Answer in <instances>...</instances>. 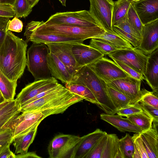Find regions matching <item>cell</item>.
<instances>
[{
    "label": "cell",
    "mask_w": 158,
    "mask_h": 158,
    "mask_svg": "<svg viewBox=\"0 0 158 158\" xmlns=\"http://www.w3.org/2000/svg\"><path fill=\"white\" fill-rule=\"evenodd\" d=\"M49 52L48 46L43 43H33L28 49L27 66L28 70L32 74L35 81L52 77L47 60Z\"/></svg>",
    "instance_id": "5b68a950"
},
{
    "label": "cell",
    "mask_w": 158,
    "mask_h": 158,
    "mask_svg": "<svg viewBox=\"0 0 158 158\" xmlns=\"http://www.w3.org/2000/svg\"><path fill=\"white\" fill-rule=\"evenodd\" d=\"M10 144H8L1 152L0 158H16V154L10 150Z\"/></svg>",
    "instance_id": "681fc988"
},
{
    "label": "cell",
    "mask_w": 158,
    "mask_h": 158,
    "mask_svg": "<svg viewBox=\"0 0 158 158\" xmlns=\"http://www.w3.org/2000/svg\"><path fill=\"white\" fill-rule=\"evenodd\" d=\"M142 109L146 112L153 119V123H158V109L151 106L138 103Z\"/></svg>",
    "instance_id": "ee69618b"
},
{
    "label": "cell",
    "mask_w": 158,
    "mask_h": 158,
    "mask_svg": "<svg viewBox=\"0 0 158 158\" xmlns=\"http://www.w3.org/2000/svg\"><path fill=\"white\" fill-rule=\"evenodd\" d=\"M47 21L80 27L101 26L89 11L85 10L73 12H57L50 16Z\"/></svg>",
    "instance_id": "ba28073f"
},
{
    "label": "cell",
    "mask_w": 158,
    "mask_h": 158,
    "mask_svg": "<svg viewBox=\"0 0 158 158\" xmlns=\"http://www.w3.org/2000/svg\"><path fill=\"white\" fill-rule=\"evenodd\" d=\"M127 17L132 31L141 40L143 25L132 3L128 11Z\"/></svg>",
    "instance_id": "d6a6232c"
},
{
    "label": "cell",
    "mask_w": 158,
    "mask_h": 158,
    "mask_svg": "<svg viewBox=\"0 0 158 158\" xmlns=\"http://www.w3.org/2000/svg\"><path fill=\"white\" fill-rule=\"evenodd\" d=\"M17 81L10 80L0 71V91L6 101L15 99Z\"/></svg>",
    "instance_id": "f546056e"
},
{
    "label": "cell",
    "mask_w": 158,
    "mask_h": 158,
    "mask_svg": "<svg viewBox=\"0 0 158 158\" xmlns=\"http://www.w3.org/2000/svg\"><path fill=\"white\" fill-rule=\"evenodd\" d=\"M73 44H47L49 52L55 55L65 65L72 77L81 68L77 65L72 52Z\"/></svg>",
    "instance_id": "7c38bea8"
},
{
    "label": "cell",
    "mask_w": 158,
    "mask_h": 158,
    "mask_svg": "<svg viewBox=\"0 0 158 158\" xmlns=\"http://www.w3.org/2000/svg\"><path fill=\"white\" fill-rule=\"evenodd\" d=\"M81 137L70 134H60L50 141L48 147L50 158H74Z\"/></svg>",
    "instance_id": "8992f818"
},
{
    "label": "cell",
    "mask_w": 158,
    "mask_h": 158,
    "mask_svg": "<svg viewBox=\"0 0 158 158\" xmlns=\"http://www.w3.org/2000/svg\"><path fill=\"white\" fill-rule=\"evenodd\" d=\"M24 35L27 43L31 42L38 44L68 43L73 44L83 43L85 40L81 39L61 36L54 34L43 33H38L25 29Z\"/></svg>",
    "instance_id": "2e32d148"
},
{
    "label": "cell",
    "mask_w": 158,
    "mask_h": 158,
    "mask_svg": "<svg viewBox=\"0 0 158 158\" xmlns=\"http://www.w3.org/2000/svg\"><path fill=\"white\" fill-rule=\"evenodd\" d=\"M72 105L69 102L49 108L22 112L13 120L11 129L13 138L24 134L36 126L47 117L53 114H62Z\"/></svg>",
    "instance_id": "277c9868"
},
{
    "label": "cell",
    "mask_w": 158,
    "mask_h": 158,
    "mask_svg": "<svg viewBox=\"0 0 158 158\" xmlns=\"http://www.w3.org/2000/svg\"><path fill=\"white\" fill-rule=\"evenodd\" d=\"M119 142L124 158H133L134 148L132 136L127 133L124 136L119 139Z\"/></svg>",
    "instance_id": "8d00e7d4"
},
{
    "label": "cell",
    "mask_w": 158,
    "mask_h": 158,
    "mask_svg": "<svg viewBox=\"0 0 158 158\" xmlns=\"http://www.w3.org/2000/svg\"><path fill=\"white\" fill-rule=\"evenodd\" d=\"M13 131L11 129H9L0 133V141H6L13 143Z\"/></svg>",
    "instance_id": "7dc6e473"
},
{
    "label": "cell",
    "mask_w": 158,
    "mask_h": 158,
    "mask_svg": "<svg viewBox=\"0 0 158 158\" xmlns=\"http://www.w3.org/2000/svg\"><path fill=\"white\" fill-rule=\"evenodd\" d=\"M11 143L6 141H0V153L2 150L9 144Z\"/></svg>",
    "instance_id": "f5cc1de1"
},
{
    "label": "cell",
    "mask_w": 158,
    "mask_h": 158,
    "mask_svg": "<svg viewBox=\"0 0 158 158\" xmlns=\"http://www.w3.org/2000/svg\"><path fill=\"white\" fill-rule=\"evenodd\" d=\"M158 19L143 26L141 39L136 48L148 56L158 48Z\"/></svg>",
    "instance_id": "5bb4252c"
},
{
    "label": "cell",
    "mask_w": 158,
    "mask_h": 158,
    "mask_svg": "<svg viewBox=\"0 0 158 158\" xmlns=\"http://www.w3.org/2000/svg\"><path fill=\"white\" fill-rule=\"evenodd\" d=\"M28 3L32 8L36 5L35 0H27Z\"/></svg>",
    "instance_id": "db71d44e"
},
{
    "label": "cell",
    "mask_w": 158,
    "mask_h": 158,
    "mask_svg": "<svg viewBox=\"0 0 158 158\" xmlns=\"http://www.w3.org/2000/svg\"><path fill=\"white\" fill-rule=\"evenodd\" d=\"M132 4L143 25L158 19V0H140Z\"/></svg>",
    "instance_id": "ac0fdd59"
},
{
    "label": "cell",
    "mask_w": 158,
    "mask_h": 158,
    "mask_svg": "<svg viewBox=\"0 0 158 158\" xmlns=\"http://www.w3.org/2000/svg\"><path fill=\"white\" fill-rule=\"evenodd\" d=\"M59 83L53 77L35 81L27 85L17 96L16 98L19 107L26 102L42 92L57 85Z\"/></svg>",
    "instance_id": "9a60e30c"
},
{
    "label": "cell",
    "mask_w": 158,
    "mask_h": 158,
    "mask_svg": "<svg viewBox=\"0 0 158 158\" xmlns=\"http://www.w3.org/2000/svg\"><path fill=\"white\" fill-rule=\"evenodd\" d=\"M64 84V87L73 94L79 96L85 100L96 104L98 106L99 104L96 98L86 86L71 81Z\"/></svg>",
    "instance_id": "83f0119b"
},
{
    "label": "cell",
    "mask_w": 158,
    "mask_h": 158,
    "mask_svg": "<svg viewBox=\"0 0 158 158\" xmlns=\"http://www.w3.org/2000/svg\"><path fill=\"white\" fill-rule=\"evenodd\" d=\"M27 43L10 31L0 48V71L11 81H17L27 66Z\"/></svg>",
    "instance_id": "6da1fadb"
},
{
    "label": "cell",
    "mask_w": 158,
    "mask_h": 158,
    "mask_svg": "<svg viewBox=\"0 0 158 158\" xmlns=\"http://www.w3.org/2000/svg\"><path fill=\"white\" fill-rule=\"evenodd\" d=\"M15 0H0V4L9 5L13 6Z\"/></svg>",
    "instance_id": "816d5d0a"
},
{
    "label": "cell",
    "mask_w": 158,
    "mask_h": 158,
    "mask_svg": "<svg viewBox=\"0 0 158 158\" xmlns=\"http://www.w3.org/2000/svg\"><path fill=\"white\" fill-rule=\"evenodd\" d=\"M78 96L62 85L55 91L21 107L20 111L22 113L59 106L70 101Z\"/></svg>",
    "instance_id": "52a82bcc"
},
{
    "label": "cell",
    "mask_w": 158,
    "mask_h": 158,
    "mask_svg": "<svg viewBox=\"0 0 158 158\" xmlns=\"http://www.w3.org/2000/svg\"><path fill=\"white\" fill-rule=\"evenodd\" d=\"M148 56L144 79L152 92L158 95V48Z\"/></svg>",
    "instance_id": "ffe728a7"
},
{
    "label": "cell",
    "mask_w": 158,
    "mask_h": 158,
    "mask_svg": "<svg viewBox=\"0 0 158 158\" xmlns=\"http://www.w3.org/2000/svg\"><path fill=\"white\" fill-rule=\"evenodd\" d=\"M142 111V110L139 105L138 103L131 104L121 108L116 112L117 114L122 116L126 117Z\"/></svg>",
    "instance_id": "b9f144b4"
},
{
    "label": "cell",
    "mask_w": 158,
    "mask_h": 158,
    "mask_svg": "<svg viewBox=\"0 0 158 158\" xmlns=\"http://www.w3.org/2000/svg\"><path fill=\"white\" fill-rule=\"evenodd\" d=\"M23 25L22 22L18 18L14 17L11 20H9L7 27V31H12L20 32L22 31Z\"/></svg>",
    "instance_id": "7bdbcfd3"
},
{
    "label": "cell",
    "mask_w": 158,
    "mask_h": 158,
    "mask_svg": "<svg viewBox=\"0 0 158 158\" xmlns=\"http://www.w3.org/2000/svg\"><path fill=\"white\" fill-rule=\"evenodd\" d=\"M9 18L0 16V48L7 32V27Z\"/></svg>",
    "instance_id": "f6af8a7d"
},
{
    "label": "cell",
    "mask_w": 158,
    "mask_h": 158,
    "mask_svg": "<svg viewBox=\"0 0 158 158\" xmlns=\"http://www.w3.org/2000/svg\"><path fill=\"white\" fill-rule=\"evenodd\" d=\"M89 12L106 31L115 32L113 30V0H89Z\"/></svg>",
    "instance_id": "30bf717a"
},
{
    "label": "cell",
    "mask_w": 158,
    "mask_h": 158,
    "mask_svg": "<svg viewBox=\"0 0 158 158\" xmlns=\"http://www.w3.org/2000/svg\"><path fill=\"white\" fill-rule=\"evenodd\" d=\"M101 158H124L119 139L115 134H107Z\"/></svg>",
    "instance_id": "cb8c5ba5"
},
{
    "label": "cell",
    "mask_w": 158,
    "mask_h": 158,
    "mask_svg": "<svg viewBox=\"0 0 158 158\" xmlns=\"http://www.w3.org/2000/svg\"><path fill=\"white\" fill-rule=\"evenodd\" d=\"M48 64L52 77L64 84L69 81L72 77L65 65L54 54L49 52L47 57Z\"/></svg>",
    "instance_id": "44dd1931"
},
{
    "label": "cell",
    "mask_w": 158,
    "mask_h": 158,
    "mask_svg": "<svg viewBox=\"0 0 158 158\" xmlns=\"http://www.w3.org/2000/svg\"><path fill=\"white\" fill-rule=\"evenodd\" d=\"M126 117L143 131L149 129L152 126L153 119L143 110L141 112L129 115Z\"/></svg>",
    "instance_id": "4dcf8cb0"
},
{
    "label": "cell",
    "mask_w": 158,
    "mask_h": 158,
    "mask_svg": "<svg viewBox=\"0 0 158 158\" xmlns=\"http://www.w3.org/2000/svg\"><path fill=\"white\" fill-rule=\"evenodd\" d=\"M112 59L129 76L141 81L144 79V77L143 74L137 72L130 66L118 60L114 59Z\"/></svg>",
    "instance_id": "60d3db41"
},
{
    "label": "cell",
    "mask_w": 158,
    "mask_h": 158,
    "mask_svg": "<svg viewBox=\"0 0 158 158\" xmlns=\"http://www.w3.org/2000/svg\"><path fill=\"white\" fill-rule=\"evenodd\" d=\"M35 1L36 3L37 4L38 2L40 1V0H35Z\"/></svg>",
    "instance_id": "91938a15"
},
{
    "label": "cell",
    "mask_w": 158,
    "mask_h": 158,
    "mask_svg": "<svg viewBox=\"0 0 158 158\" xmlns=\"http://www.w3.org/2000/svg\"><path fill=\"white\" fill-rule=\"evenodd\" d=\"M15 13L12 6L0 4V16L11 18L14 17Z\"/></svg>",
    "instance_id": "bcb514c9"
},
{
    "label": "cell",
    "mask_w": 158,
    "mask_h": 158,
    "mask_svg": "<svg viewBox=\"0 0 158 158\" xmlns=\"http://www.w3.org/2000/svg\"><path fill=\"white\" fill-rule=\"evenodd\" d=\"M134 152L133 158H148L140 133H136L132 136Z\"/></svg>",
    "instance_id": "d590c367"
},
{
    "label": "cell",
    "mask_w": 158,
    "mask_h": 158,
    "mask_svg": "<svg viewBox=\"0 0 158 158\" xmlns=\"http://www.w3.org/2000/svg\"><path fill=\"white\" fill-rule=\"evenodd\" d=\"M108 55L111 59L124 63L143 75L145 72L148 56L135 48L116 50Z\"/></svg>",
    "instance_id": "9c48e42d"
},
{
    "label": "cell",
    "mask_w": 158,
    "mask_h": 158,
    "mask_svg": "<svg viewBox=\"0 0 158 158\" xmlns=\"http://www.w3.org/2000/svg\"><path fill=\"white\" fill-rule=\"evenodd\" d=\"M15 13L14 17L17 18H25L32 11L31 7L27 0H15L12 6Z\"/></svg>",
    "instance_id": "e575fe53"
},
{
    "label": "cell",
    "mask_w": 158,
    "mask_h": 158,
    "mask_svg": "<svg viewBox=\"0 0 158 158\" xmlns=\"http://www.w3.org/2000/svg\"><path fill=\"white\" fill-rule=\"evenodd\" d=\"M141 81L128 76L116 79L107 83L125 94L130 99L131 104L138 103L141 93Z\"/></svg>",
    "instance_id": "4fadbf2b"
},
{
    "label": "cell",
    "mask_w": 158,
    "mask_h": 158,
    "mask_svg": "<svg viewBox=\"0 0 158 158\" xmlns=\"http://www.w3.org/2000/svg\"><path fill=\"white\" fill-rule=\"evenodd\" d=\"M107 133L99 129L81 137L76 148L74 158H85L86 156L99 141Z\"/></svg>",
    "instance_id": "d6986e66"
},
{
    "label": "cell",
    "mask_w": 158,
    "mask_h": 158,
    "mask_svg": "<svg viewBox=\"0 0 158 158\" xmlns=\"http://www.w3.org/2000/svg\"><path fill=\"white\" fill-rule=\"evenodd\" d=\"M114 31L128 41L134 48L139 44L140 39L135 34L131 28L127 17L112 26Z\"/></svg>",
    "instance_id": "d4e9b609"
},
{
    "label": "cell",
    "mask_w": 158,
    "mask_h": 158,
    "mask_svg": "<svg viewBox=\"0 0 158 158\" xmlns=\"http://www.w3.org/2000/svg\"><path fill=\"white\" fill-rule=\"evenodd\" d=\"M130 0L131 1V3L132 4L133 3H134L136 2H137V1L140 0Z\"/></svg>",
    "instance_id": "680465c9"
},
{
    "label": "cell",
    "mask_w": 158,
    "mask_h": 158,
    "mask_svg": "<svg viewBox=\"0 0 158 158\" xmlns=\"http://www.w3.org/2000/svg\"><path fill=\"white\" fill-rule=\"evenodd\" d=\"M89 45L104 55L117 50L107 43L94 38L91 39Z\"/></svg>",
    "instance_id": "f35d334b"
},
{
    "label": "cell",
    "mask_w": 158,
    "mask_h": 158,
    "mask_svg": "<svg viewBox=\"0 0 158 158\" xmlns=\"http://www.w3.org/2000/svg\"><path fill=\"white\" fill-rule=\"evenodd\" d=\"M41 158V157L38 156L36 154L35 152H28L25 154H19L17 155H16V158Z\"/></svg>",
    "instance_id": "f907efd6"
},
{
    "label": "cell",
    "mask_w": 158,
    "mask_h": 158,
    "mask_svg": "<svg viewBox=\"0 0 158 158\" xmlns=\"http://www.w3.org/2000/svg\"><path fill=\"white\" fill-rule=\"evenodd\" d=\"M107 85L110 96L117 111L131 104V100L125 94L110 86L107 83Z\"/></svg>",
    "instance_id": "1f68e13d"
},
{
    "label": "cell",
    "mask_w": 158,
    "mask_h": 158,
    "mask_svg": "<svg viewBox=\"0 0 158 158\" xmlns=\"http://www.w3.org/2000/svg\"><path fill=\"white\" fill-rule=\"evenodd\" d=\"M100 117L102 120L111 124L122 132L126 131L141 133L143 131L133 123L127 118H124L118 114L102 113Z\"/></svg>",
    "instance_id": "603a6c76"
},
{
    "label": "cell",
    "mask_w": 158,
    "mask_h": 158,
    "mask_svg": "<svg viewBox=\"0 0 158 158\" xmlns=\"http://www.w3.org/2000/svg\"><path fill=\"white\" fill-rule=\"evenodd\" d=\"M72 49L76 62L80 68L90 64L105 56L83 43L73 44Z\"/></svg>",
    "instance_id": "e0dca14e"
},
{
    "label": "cell",
    "mask_w": 158,
    "mask_h": 158,
    "mask_svg": "<svg viewBox=\"0 0 158 158\" xmlns=\"http://www.w3.org/2000/svg\"><path fill=\"white\" fill-rule=\"evenodd\" d=\"M132 3L130 0H118L114 2L112 16V26L127 17L128 11Z\"/></svg>",
    "instance_id": "f1b7e54d"
},
{
    "label": "cell",
    "mask_w": 158,
    "mask_h": 158,
    "mask_svg": "<svg viewBox=\"0 0 158 158\" xmlns=\"http://www.w3.org/2000/svg\"><path fill=\"white\" fill-rule=\"evenodd\" d=\"M21 112L19 105L0 117V133L11 129L12 123Z\"/></svg>",
    "instance_id": "836d02e7"
},
{
    "label": "cell",
    "mask_w": 158,
    "mask_h": 158,
    "mask_svg": "<svg viewBox=\"0 0 158 158\" xmlns=\"http://www.w3.org/2000/svg\"><path fill=\"white\" fill-rule=\"evenodd\" d=\"M70 81L87 87L97 100L98 106L106 114L116 113L117 110L109 95L107 83L100 78L88 65L82 67Z\"/></svg>",
    "instance_id": "3957f363"
},
{
    "label": "cell",
    "mask_w": 158,
    "mask_h": 158,
    "mask_svg": "<svg viewBox=\"0 0 158 158\" xmlns=\"http://www.w3.org/2000/svg\"><path fill=\"white\" fill-rule=\"evenodd\" d=\"M10 101H5L0 104V110L7 105Z\"/></svg>",
    "instance_id": "11a10c76"
},
{
    "label": "cell",
    "mask_w": 158,
    "mask_h": 158,
    "mask_svg": "<svg viewBox=\"0 0 158 158\" xmlns=\"http://www.w3.org/2000/svg\"><path fill=\"white\" fill-rule=\"evenodd\" d=\"M18 105V104L16 99L10 101L0 110V117L11 110Z\"/></svg>",
    "instance_id": "c3c4849f"
},
{
    "label": "cell",
    "mask_w": 158,
    "mask_h": 158,
    "mask_svg": "<svg viewBox=\"0 0 158 158\" xmlns=\"http://www.w3.org/2000/svg\"><path fill=\"white\" fill-rule=\"evenodd\" d=\"M158 95L152 91L144 89H141L140 99L138 102L148 105L158 109Z\"/></svg>",
    "instance_id": "74e56055"
},
{
    "label": "cell",
    "mask_w": 158,
    "mask_h": 158,
    "mask_svg": "<svg viewBox=\"0 0 158 158\" xmlns=\"http://www.w3.org/2000/svg\"><path fill=\"white\" fill-rule=\"evenodd\" d=\"M107 134L102 137L86 156L85 158H101Z\"/></svg>",
    "instance_id": "ab89813d"
},
{
    "label": "cell",
    "mask_w": 158,
    "mask_h": 158,
    "mask_svg": "<svg viewBox=\"0 0 158 158\" xmlns=\"http://www.w3.org/2000/svg\"><path fill=\"white\" fill-rule=\"evenodd\" d=\"M26 28L38 33L51 34L85 40L100 36L106 31L101 26L80 27L47 21H32L27 23Z\"/></svg>",
    "instance_id": "7a4b0ae2"
},
{
    "label": "cell",
    "mask_w": 158,
    "mask_h": 158,
    "mask_svg": "<svg viewBox=\"0 0 158 158\" xmlns=\"http://www.w3.org/2000/svg\"><path fill=\"white\" fill-rule=\"evenodd\" d=\"M66 0H59L61 4L64 6H66Z\"/></svg>",
    "instance_id": "6f0895ef"
},
{
    "label": "cell",
    "mask_w": 158,
    "mask_h": 158,
    "mask_svg": "<svg viewBox=\"0 0 158 158\" xmlns=\"http://www.w3.org/2000/svg\"><path fill=\"white\" fill-rule=\"evenodd\" d=\"M38 127L36 126L27 133L13 138L15 154H24L28 152V148L36 135Z\"/></svg>",
    "instance_id": "484cf974"
},
{
    "label": "cell",
    "mask_w": 158,
    "mask_h": 158,
    "mask_svg": "<svg viewBox=\"0 0 158 158\" xmlns=\"http://www.w3.org/2000/svg\"><path fill=\"white\" fill-rule=\"evenodd\" d=\"M88 66L107 83L129 76L114 61L103 57Z\"/></svg>",
    "instance_id": "8fae6325"
},
{
    "label": "cell",
    "mask_w": 158,
    "mask_h": 158,
    "mask_svg": "<svg viewBox=\"0 0 158 158\" xmlns=\"http://www.w3.org/2000/svg\"><path fill=\"white\" fill-rule=\"evenodd\" d=\"M140 133L148 158H158V123Z\"/></svg>",
    "instance_id": "7402d4cb"
},
{
    "label": "cell",
    "mask_w": 158,
    "mask_h": 158,
    "mask_svg": "<svg viewBox=\"0 0 158 158\" xmlns=\"http://www.w3.org/2000/svg\"><path fill=\"white\" fill-rule=\"evenodd\" d=\"M6 100H5L1 92L0 91V104Z\"/></svg>",
    "instance_id": "9f6ffc18"
},
{
    "label": "cell",
    "mask_w": 158,
    "mask_h": 158,
    "mask_svg": "<svg viewBox=\"0 0 158 158\" xmlns=\"http://www.w3.org/2000/svg\"><path fill=\"white\" fill-rule=\"evenodd\" d=\"M94 38L106 43L117 50L134 48L129 42L115 32L106 31L102 35Z\"/></svg>",
    "instance_id": "4316f807"
}]
</instances>
